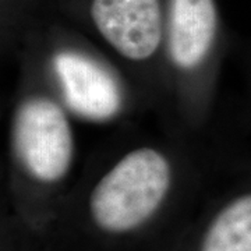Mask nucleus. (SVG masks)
Here are the masks:
<instances>
[{
	"instance_id": "nucleus-2",
	"label": "nucleus",
	"mask_w": 251,
	"mask_h": 251,
	"mask_svg": "<svg viewBox=\"0 0 251 251\" xmlns=\"http://www.w3.org/2000/svg\"><path fill=\"white\" fill-rule=\"evenodd\" d=\"M50 70L62 105L94 123L109 122L122 112L125 97L116 75L90 53L62 48L50 57Z\"/></svg>"
},
{
	"instance_id": "nucleus-1",
	"label": "nucleus",
	"mask_w": 251,
	"mask_h": 251,
	"mask_svg": "<svg viewBox=\"0 0 251 251\" xmlns=\"http://www.w3.org/2000/svg\"><path fill=\"white\" fill-rule=\"evenodd\" d=\"M11 141L21 169L42 193L39 234L44 240L57 211L52 193L69 177L75 152L72 123L62 102L48 95L24 99L14 113Z\"/></svg>"
},
{
	"instance_id": "nucleus-3",
	"label": "nucleus",
	"mask_w": 251,
	"mask_h": 251,
	"mask_svg": "<svg viewBox=\"0 0 251 251\" xmlns=\"http://www.w3.org/2000/svg\"><path fill=\"white\" fill-rule=\"evenodd\" d=\"M94 31L128 62H147L162 50L165 0H88Z\"/></svg>"
},
{
	"instance_id": "nucleus-5",
	"label": "nucleus",
	"mask_w": 251,
	"mask_h": 251,
	"mask_svg": "<svg viewBox=\"0 0 251 251\" xmlns=\"http://www.w3.org/2000/svg\"><path fill=\"white\" fill-rule=\"evenodd\" d=\"M0 251H46L44 240L21 219H0Z\"/></svg>"
},
{
	"instance_id": "nucleus-4",
	"label": "nucleus",
	"mask_w": 251,
	"mask_h": 251,
	"mask_svg": "<svg viewBox=\"0 0 251 251\" xmlns=\"http://www.w3.org/2000/svg\"><path fill=\"white\" fill-rule=\"evenodd\" d=\"M218 32L216 0H165L162 49L175 69H198L212 52Z\"/></svg>"
}]
</instances>
